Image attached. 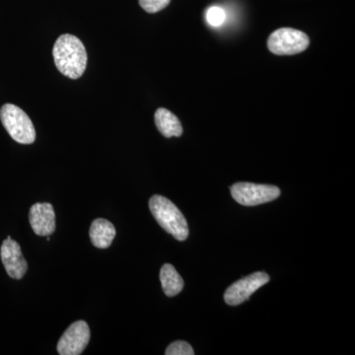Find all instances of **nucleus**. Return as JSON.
Returning a JSON list of instances; mask_svg holds the SVG:
<instances>
[{
  "mask_svg": "<svg viewBox=\"0 0 355 355\" xmlns=\"http://www.w3.org/2000/svg\"><path fill=\"white\" fill-rule=\"evenodd\" d=\"M53 55L55 67L64 76L78 79L83 76L87 67V53L77 37L62 35L53 46Z\"/></svg>",
  "mask_w": 355,
  "mask_h": 355,
  "instance_id": "nucleus-1",
  "label": "nucleus"
},
{
  "mask_svg": "<svg viewBox=\"0 0 355 355\" xmlns=\"http://www.w3.org/2000/svg\"><path fill=\"white\" fill-rule=\"evenodd\" d=\"M149 209L159 225L175 239L184 241L188 238V222L171 200L162 196H153L149 200Z\"/></svg>",
  "mask_w": 355,
  "mask_h": 355,
  "instance_id": "nucleus-2",
  "label": "nucleus"
},
{
  "mask_svg": "<svg viewBox=\"0 0 355 355\" xmlns=\"http://www.w3.org/2000/svg\"><path fill=\"white\" fill-rule=\"evenodd\" d=\"M0 119L7 132L16 142L32 144L36 140V130L28 114L13 104H6L0 109Z\"/></svg>",
  "mask_w": 355,
  "mask_h": 355,
  "instance_id": "nucleus-3",
  "label": "nucleus"
},
{
  "mask_svg": "<svg viewBox=\"0 0 355 355\" xmlns=\"http://www.w3.org/2000/svg\"><path fill=\"white\" fill-rule=\"evenodd\" d=\"M310 40L305 33L292 28H282L270 35L268 50L277 55H292L302 53L309 46Z\"/></svg>",
  "mask_w": 355,
  "mask_h": 355,
  "instance_id": "nucleus-4",
  "label": "nucleus"
},
{
  "mask_svg": "<svg viewBox=\"0 0 355 355\" xmlns=\"http://www.w3.org/2000/svg\"><path fill=\"white\" fill-rule=\"evenodd\" d=\"M230 191L236 202L245 207L272 202L280 196L279 189L270 184L236 183L231 187Z\"/></svg>",
  "mask_w": 355,
  "mask_h": 355,
  "instance_id": "nucleus-5",
  "label": "nucleus"
},
{
  "mask_svg": "<svg viewBox=\"0 0 355 355\" xmlns=\"http://www.w3.org/2000/svg\"><path fill=\"white\" fill-rule=\"evenodd\" d=\"M270 282V277L266 272H254L244 279L238 280L232 286H229L224 293V301L226 304L237 306L242 304L251 297L254 292Z\"/></svg>",
  "mask_w": 355,
  "mask_h": 355,
  "instance_id": "nucleus-6",
  "label": "nucleus"
},
{
  "mask_svg": "<svg viewBox=\"0 0 355 355\" xmlns=\"http://www.w3.org/2000/svg\"><path fill=\"white\" fill-rule=\"evenodd\" d=\"M90 340V329L85 321H77L70 324L58 343V352L60 355H79L83 354Z\"/></svg>",
  "mask_w": 355,
  "mask_h": 355,
  "instance_id": "nucleus-7",
  "label": "nucleus"
},
{
  "mask_svg": "<svg viewBox=\"0 0 355 355\" xmlns=\"http://www.w3.org/2000/svg\"><path fill=\"white\" fill-rule=\"evenodd\" d=\"M0 257L7 275L14 279H21L28 270L27 261L21 251L20 245L11 239L10 236L4 240L0 249Z\"/></svg>",
  "mask_w": 355,
  "mask_h": 355,
  "instance_id": "nucleus-8",
  "label": "nucleus"
},
{
  "mask_svg": "<svg viewBox=\"0 0 355 355\" xmlns=\"http://www.w3.org/2000/svg\"><path fill=\"white\" fill-rule=\"evenodd\" d=\"M29 221L35 234H53L55 230V214L53 205L49 202L35 203L30 209Z\"/></svg>",
  "mask_w": 355,
  "mask_h": 355,
  "instance_id": "nucleus-9",
  "label": "nucleus"
},
{
  "mask_svg": "<svg viewBox=\"0 0 355 355\" xmlns=\"http://www.w3.org/2000/svg\"><path fill=\"white\" fill-rule=\"evenodd\" d=\"M89 235H90L91 242L96 248L107 249L111 246L116 237V228L107 219H95L91 224Z\"/></svg>",
  "mask_w": 355,
  "mask_h": 355,
  "instance_id": "nucleus-10",
  "label": "nucleus"
},
{
  "mask_svg": "<svg viewBox=\"0 0 355 355\" xmlns=\"http://www.w3.org/2000/svg\"><path fill=\"white\" fill-rule=\"evenodd\" d=\"M155 123L159 132L167 139L183 135V127L179 119L169 110L160 108L155 113Z\"/></svg>",
  "mask_w": 355,
  "mask_h": 355,
  "instance_id": "nucleus-11",
  "label": "nucleus"
},
{
  "mask_svg": "<svg viewBox=\"0 0 355 355\" xmlns=\"http://www.w3.org/2000/svg\"><path fill=\"white\" fill-rule=\"evenodd\" d=\"M160 282L163 291L168 297L176 296L183 291L184 280L178 273L176 268L170 263H165L160 270Z\"/></svg>",
  "mask_w": 355,
  "mask_h": 355,
  "instance_id": "nucleus-12",
  "label": "nucleus"
},
{
  "mask_svg": "<svg viewBox=\"0 0 355 355\" xmlns=\"http://www.w3.org/2000/svg\"><path fill=\"white\" fill-rule=\"evenodd\" d=\"M166 355H193V347L188 343L183 340L174 342L167 347L165 352Z\"/></svg>",
  "mask_w": 355,
  "mask_h": 355,
  "instance_id": "nucleus-13",
  "label": "nucleus"
},
{
  "mask_svg": "<svg viewBox=\"0 0 355 355\" xmlns=\"http://www.w3.org/2000/svg\"><path fill=\"white\" fill-rule=\"evenodd\" d=\"M207 19L212 27H219L225 22L226 13L220 7H210L207 13Z\"/></svg>",
  "mask_w": 355,
  "mask_h": 355,
  "instance_id": "nucleus-14",
  "label": "nucleus"
},
{
  "mask_svg": "<svg viewBox=\"0 0 355 355\" xmlns=\"http://www.w3.org/2000/svg\"><path fill=\"white\" fill-rule=\"evenodd\" d=\"M171 0H139V6L148 13H157L169 6Z\"/></svg>",
  "mask_w": 355,
  "mask_h": 355,
  "instance_id": "nucleus-15",
  "label": "nucleus"
}]
</instances>
